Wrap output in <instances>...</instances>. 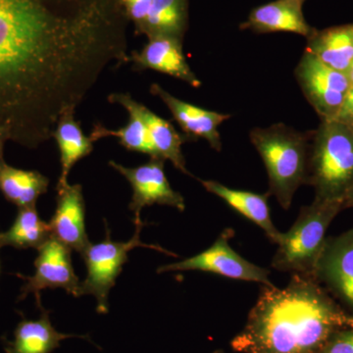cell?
<instances>
[{
  "label": "cell",
  "instance_id": "obj_28",
  "mask_svg": "<svg viewBox=\"0 0 353 353\" xmlns=\"http://www.w3.org/2000/svg\"><path fill=\"white\" fill-rule=\"evenodd\" d=\"M7 141H8V138H7L6 132H4L3 130L0 129V163H1L2 161H4V145H6Z\"/></svg>",
  "mask_w": 353,
  "mask_h": 353
},
{
  "label": "cell",
  "instance_id": "obj_13",
  "mask_svg": "<svg viewBox=\"0 0 353 353\" xmlns=\"http://www.w3.org/2000/svg\"><path fill=\"white\" fill-rule=\"evenodd\" d=\"M182 41L171 37H150L143 50L129 55V62L137 70H153L199 88L201 81L185 59Z\"/></svg>",
  "mask_w": 353,
  "mask_h": 353
},
{
  "label": "cell",
  "instance_id": "obj_9",
  "mask_svg": "<svg viewBox=\"0 0 353 353\" xmlns=\"http://www.w3.org/2000/svg\"><path fill=\"white\" fill-rule=\"evenodd\" d=\"M38 250V256L34 260L36 271L34 275L17 274L18 277L24 280L19 301L26 299L28 294H34L38 307H43L41 290L57 288H61L72 296L80 297L81 283L72 264L71 250L50 236Z\"/></svg>",
  "mask_w": 353,
  "mask_h": 353
},
{
  "label": "cell",
  "instance_id": "obj_26",
  "mask_svg": "<svg viewBox=\"0 0 353 353\" xmlns=\"http://www.w3.org/2000/svg\"><path fill=\"white\" fill-rule=\"evenodd\" d=\"M319 353H353V328L336 332Z\"/></svg>",
  "mask_w": 353,
  "mask_h": 353
},
{
  "label": "cell",
  "instance_id": "obj_30",
  "mask_svg": "<svg viewBox=\"0 0 353 353\" xmlns=\"http://www.w3.org/2000/svg\"><path fill=\"white\" fill-rule=\"evenodd\" d=\"M348 80H350V88L353 87V62L347 72Z\"/></svg>",
  "mask_w": 353,
  "mask_h": 353
},
{
  "label": "cell",
  "instance_id": "obj_33",
  "mask_svg": "<svg viewBox=\"0 0 353 353\" xmlns=\"http://www.w3.org/2000/svg\"><path fill=\"white\" fill-rule=\"evenodd\" d=\"M352 126H353V123H352Z\"/></svg>",
  "mask_w": 353,
  "mask_h": 353
},
{
  "label": "cell",
  "instance_id": "obj_15",
  "mask_svg": "<svg viewBox=\"0 0 353 353\" xmlns=\"http://www.w3.org/2000/svg\"><path fill=\"white\" fill-rule=\"evenodd\" d=\"M150 92L163 101L189 139H204L213 150L221 152L222 143L218 129L231 116L206 110L176 99L158 83H153Z\"/></svg>",
  "mask_w": 353,
  "mask_h": 353
},
{
  "label": "cell",
  "instance_id": "obj_6",
  "mask_svg": "<svg viewBox=\"0 0 353 353\" xmlns=\"http://www.w3.org/2000/svg\"><path fill=\"white\" fill-rule=\"evenodd\" d=\"M143 226L145 223L136 225L134 236L126 243L111 240L110 231L106 226L105 240L95 245L90 243L81 254L87 267V277L81 283L80 296L85 294L94 296L97 301V312L102 314L108 312L109 292L115 285L123 266L127 263L128 253L132 248L143 246L170 256H176L175 253L167 252L161 246L143 243L141 241V232Z\"/></svg>",
  "mask_w": 353,
  "mask_h": 353
},
{
  "label": "cell",
  "instance_id": "obj_27",
  "mask_svg": "<svg viewBox=\"0 0 353 353\" xmlns=\"http://www.w3.org/2000/svg\"><path fill=\"white\" fill-rule=\"evenodd\" d=\"M336 120L345 123V124L352 125L353 123V87L350 88L343 104H341L340 111Z\"/></svg>",
  "mask_w": 353,
  "mask_h": 353
},
{
  "label": "cell",
  "instance_id": "obj_20",
  "mask_svg": "<svg viewBox=\"0 0 353 353\" xmlns=\"http://www.w3.org/2000/svg\"><path fill=\"white\" fill-rule=\"evenodd\" d=\"M52 138L57 141L61 164L57 189L68 185L70 172L77 162L92 153L94 150V141L90 137L83 134L80 122H77L75 119L74 111H69L60 117Z\"/></svg>",
  "mask_w": 353,
  "mask_h": 353
},
{
  "label": "cell",
  "instance_id": "obj_8",
  "mask_svg": "<svg viewBox=\"0 0 353 353\" xmlns=\"http://www.w3.org/2000/svg\"><path fill=\"white\" fill-rule=\"evenodd\" d=\"M296 78L321 121L336 119L350 88L347 74L331 68L305 50L297 64Z\"/></svg>",
  "mask_w": 353,
  "mask_h": 353
},
{
  "label": "cell",
  "instance_id": "obj_19",
  "mask_svg": "<svg viewBox=\"0 0 353 353\" xmlns=\"http://www.w3.org/2000/svg\"><path fill=\"white\" fill-rule=\"evenodd\" d=\"M305 50L331 68L347 74L353 62V24L315 30L307 39Z\"/></svg>",
  "mask_w": 353,
  "mask_h": 353
},
{
  "label": "cell",
  "instance_id": "obj_11",
  "mask_svg": "<svg viewBox=\"0 0 353 353\" xmlns=\"http://www.w3.org/2000/svg\"><path fill=\"white\" fill-rule=\"evenodd\" d=\"M313 278L353 314V227L326 239Z\"/></svg>",
  "mask_w": 353,
  "mask_h": 353
},
{
  "label": "cell",
  "instance_id": "obj_17",
  "mask_svg": "<svg viewBox=\"0 0 353 353\" xmlns=\"http://www.w3.org/2000/svg\"><path fill=\"white\" fill-rule=\"evenodd\" d=\"M201 183L208 192L220 197L226 202L228 205L231 206L234 210L261 228L272 243L276 245L281 243L283 233L276 228L271 218L270 208L268 204L270 194H260L245 192V190H234L212 180H201Z\"/></svg>",
  "mask_w": 353,
  "mask_h": 353
},
{
  "label": "cell",
  "instance_id": "obj_1",
  "mask_svg": "<svg viewBox=\"0 0 353 353\" xmlns=\"http://www.w3.org/2000/svg\"><path fill=\"white\" fill-rule=\"evenodd\" d=\"M121 0H0V129L34 150L129 62Z\"/></svg>",
  "mask_w": 353,
  "mask_h": 353
},
{
  "label": "cell",
  "instance_id": "obj_14",
  "mask_svg": "<svg viewBox=\"0 0 353 353\" xmlns=\"http://www.w3.org/2000/svg\"><path fill=\"white\" fill-rule=\"evenodd\" d=\"M108 101L111 103L119 104L126 109L127 112L137 114L150 132L157 157L165 161L169 160L179 171L190 175L185 167V160L182 152L183 143L189 139L185 134L182 136L179 134L169 121L163 119L143 104L134 101L130 94H112L109 95Z\"/></svg>",
  "mask_w": 353,
  "mask_h": 353
},
{
  "label": "cell",
  "instance_id": "obj_16",
  "mask_svg": "<svg viewBox=\"0 0 353 353\" xmlns=\"http://www.w3.org/2000/svg\"><path fill=\"white\" fill-rule=\"evenodd\" d=\"M303 3V0H275L256 7L241 25V30H250L257 34L294 32L308 39L316 29L304 18Z\"/></svg>",
  "mask_w": 353,
  "mask_h": 353
},
{
  "label": "cell",
  "instance_id": "obj_21",
  "mask_svg": "<svg viewBox=\"0 0 353 353\" xmlns=\"http://www.w3.org/2000/svg\"><path fill=\"white\" fill-rule=\"evenodd\" d=\"M48 185L50 180L39 171L15 168L6 161L0 163V192L18 208L36 205Z\"/></svg>",
  "mask_w": 353,
  "mask_h": 353
},
{
  "label": "cell",
  "instance_id": "obj_25",
  "mask_svg": "<svg viewBox=\"0 0 353 353\" xmlns=\"http://www.w3.org/2000/svg\"><path fill=\"white\" fill-rule=\"evenodd\" d=\"M125 12L129 20L134 22L136 26V31L141 34V29L148 19L152 0H121Z\"/></svg>",
  "mask_w": 353,
  "mask_h": 353
},
{
  "label": "cell",
  "instance_id": "obj_31",
  "mask_svg": "<svg viewBox=\"0 0 353 353\" xmlns=\"http://www.w3.org/2000/svg\"><path fill=\"white\" fill-rule=\"evenodd\" d=\"M213 353H225L223 352V350H217V352H213Z\"/></svg>",
  "mask_w": 353,
  "mask_h": 353
},
{
  "label": "cell",
  "instance_id": "obj_22",
  "mask_svg": "<svg viewBox=\"0 0 353 353\" xmlns=\"http://www.w3.org/2000/svg\"><path fill=\"white\" fill-rule=\"evenodd\" d=\"M188 17L189 0H152L141 34L148 38L165 36L183 41L187 31Z\"/></svg>",
  "mask_w": 353,
  "mask_h": 353
},
{
  "label": "cell",
  "instance_id": "obj_4",
  "mask_svg": "<svg viewBox=\"0 0 353 353\" xmlns=\"http://www.w3.org/2000/svg\"><path fill=\"white\" fill-rule=\"evenodd\" d=\"M307 185L316 201L345 202L353 188V126L336 119L322 120L312 131Z\"/></svg>",
  "mask_w": 353,
  "mask_h": 353
},
{
  "label": "cell",
  "instance_id": "obj_12",
  "mask_svg": "<svg viewBox=\"0 0 353 353\" xmlns=\"http://www.w3.org/2000/svg\"><path fill=\"white\" fill-rule=\"evenodd\" d=\"M57 209L50 219L51 236L82 253L90 245L85 231V204L81 185L57 188Z\"/></svg>",
  "mask_w": 353,
  "mask_h": 353
},
{
  "label": "cell",
  "instance_id": "obj_23",
  "mask_svg": "<svg viewBox=\"0 0 353 353\" xmlns=\"http://www.w3.org/2000/svg\"><path fill=\"white\" fill-rule=\"evenodd\" d=\"M51 236L50 224L39 217L36 205L19 208L12 226L0 232V248L39 250Z\"/></svg>",
  "mask_w": 353,
  "mask_h": 353
},
{
  "label": "cell",
  "instance_id": "obj_5",
  "mask_svg": "<svg viewBox=\"0 0 353 353\" xmlns=\"http://www.w3.org/2000/svg\"><path fill=\"white\" fill-rule=\"evenodd\" d=\"M343 201H313L303 206L292 228L283 233L271 266L276 270L313 278L316 264L326 241L327 230L345 209Z\"/></svg>",
  "mask_w": 353,
  "mask_h": 353
},
{
  "label": "cell",
  "instance_id": "obj_2",
  "mask_svg": "<svg viewBox=\"0 0 353 353\" xmlns=\"http://www.w3.org/2000/svg\"><path fill=\"white\" fill-rule=\"evenodd\" d=\"M348 328L353 314L314 278L294 274L283 289L262 288L231 345L241 353H319L334 334Z\"/></svg>",
  "mask_w": 353,
  "mask_h": 353
},
{
  "label": "cell",
  "instance_id": "obj_18",
  "mask_svg": "<svg viewBox=\"0 0 353 353\" xmlns=\"http://www.w3.org/2000/svg\"><path fill=\"white\" fill-rule=\"evenodd\" d=\"M38 320L23 317L14 331L13 341L3 339L6 353H51L60 347L62 341L70 338L87 339L88 336L62 334L50 322V312L43 307Z\"/></svg>",
  "mask_w": 353,
  "mask_h": 353
},
{
  "label": "cell",
  "instance_id": "obj_29",
  "mask_svg": "<svg viewBox=\"0 0 353 353\" xmlns=\"http://www.w3.org/2000/svg\"><path fill=\"white\" fill-rule=\"evenodd\" d=\"M345 208H353V188L350 190V192H348L347 197H345Z\"/></svg>",
  "mask_w": 353,
  "mask_h": 353
},
{
  "label": "cell",
  "instance_id": "obj_32",
  "mask_svg": "<svg viewBox=\"0 0 353 353\" xmlns=\"http://www.w3.org/2000/svg\"><path fill=\"white\" fill-rule=\"evenodd\" d=\"M303 1H305V0H303Z\"/></svg>",
  "mask_w": 353,
  "mask_h": 353
},
{
  "label": "cell",
  "instance_id": "obj_3",
  "mask_svg": "<svg viewBox=\"0 0 353 353\" xmlns=\"http://www.w3.org/2000/svg\"><path fill=\"white\" fill-rule=\"evenodd\" d=\"M311 134L285 124L255 128L250 132V141L268 174V194L285 210L292 206L296 190L307 185Z\"/></svg>",
  "mask_w": 353,
  "mask_h": 353
},
{
  "label": "cell",
  "instance_id": "obj_7",
  "mask_svg": "<svg viewBox=\"0 0 353 353\" xmlns=\"http://www.w3.org/2000/svg\"><path fill=\"white\" fill-rule=\"evenodd\" d=\"M234 234L233 230L227 228L208 250L182 261L160 266L157 273L174 271L210 272L234 280L259 283L266 287H273L269 278L270 271L268 269L248 261L232 248L230 240Z\"/></svg>",
  "mask_w": 353,
  "mask_h": 353
},
{
  "label": "cell",
  "instance_id": "obj_24",
  "mask_svg": "<svg viewBox=\"0 0 353 353\" xmlns=\"http://www.w3.org/2000/svg\"><path fill=\"white\" fill-rule=\"evenodd\" d=\"M128 113H129V121L124 127L112 130L108 129L102 125H95L90 134V139L94 143L99 139L113 137L119 139L120 145L130 152L145 153L150 155V158H159L157 157L152 137L145 123L137 114Z\"/></svg>",
  "mask_w": 353,
  "mask_h": 353
},
{
  "label": "cell",
  "instance_id": "obj_10",
  "mask_svg": "<svg viewBox=\"0 0 353 353\" xmlns=\"http://www.w3.org/2000/svg\"><path fill=\"white\" fill-rule=\"evenodd\" d=\"M164 164L165 160L162 158H150L145 164L132 168L109 161V165L131 185L132 196L130 209L134 213V225L143 223L141 213L145 206L159 204L171 206L181 212L185 210V199L180 192L172 189L165 174Z\"/></svg>",
  "mask_w": 353,
  "mask_h": 353
}]
</instances>
